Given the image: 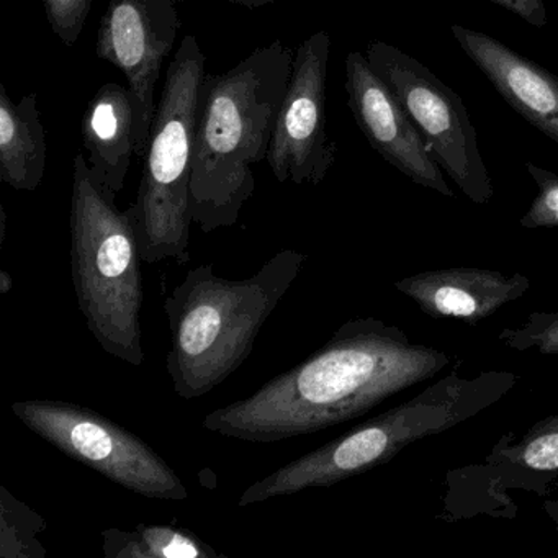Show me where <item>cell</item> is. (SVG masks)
Returning <instances> with one entry per match:
<instances>
[{"mask_svg": "<svg viewBox=\"0 0 558 558\" xmlns=\"http://www.w3.org/2000/svg\"><path fill=\"white\" fill-rule=\"evenodd\" d=\"M449 364L446 352L411 342L398 326L377 318L349 319L305 361L251 397L211 411L202 426L254 444L319 433L364 416Z\"/></svg>", "mask_w": 558, "mask_h": 558, "instance_id": "cell-1", "label": "cell"}, {"mask_svg": "<svg viewBox=\"0 0 558 558\" xmlns=\"http://www.w3.org/2000/svg\"><path fill=\"white\" fill-rule=\"evenodd\" d=\"M295 53L276 40L205 77L192 155L191 217L204 233L233 227L267 161Z\"/></svg>", "mask_w": 558, "mask_h": 558, "instance_id": "cell-2", "label": "cell"}, {"mask_svg": "<svg viewBox=\"0 0 558 558\" xmlns=\"http://www.w3.org/2000/svg\"><path fill=\"white\" fill-rule=\"evenodd\" d=\"M306 260V254L286 250L243 280L218 277L211 264L185 274L165 302L171 328L166 371L182 400L210 393L250 359Z\"/></svg>", "mask_w": 558, "mask_h": 558, "instance_id": "cell-3", "label": "cell"}, {"mask_svg": "<svg viewBox=\"0 0 558 558\" xmlns=\"http://www.w3.org/2000/svg\"><path fill=\"white\" fill-rule=\"evenodd\" d=\"M518 381L519 375L512 372H482L473 377L452 372L411 400L257 480L241 493L238 505L246 508L310 488H328L385 465L410 444L452 429L488 410Z\"/></svg>", "mask_w": 558, "mask_h": 558, "instance_id": "cell-4", "label": "cell"}, {"mask_svg": "<svg viewBox=\"0 0 558 558\" xmlns=\"http://www.w3.org/2000/svg\"><path fill=\"white\" fill-rule=\"evenodd\" d=\"M117 195L97 182L83 153L74 158L71 274L77 305L100 348L126 364L145 362L142 272L135 204L120 210Z\"/></svg>", "mask_w": 558, "mask_h": 558, "instance_id": "cell-5", "label": "cell"}, {"mask_svg": "<svg viewBox=\"0 0 558 558\" xmlns=\"http://www.w3.org/2000/svg\"><path fill=\"white\" fill-rule=\"evenodd\" d=\"M205 77L201 45L185 35L166 73L135 202L140 251L148 264L191 257L192 155Z\"/></svg>", "mask_w": 558, "mask_h": 558, "instance_id": "cell-6", "label": "cell"}, {"mask_svg": "<svg viewBox=\"0 0 558 558\" xmlns=\"http://www.w3.org/2000/svg\"><path fill=\"white\" fill-rule=\"evenodd\" d=\"M12 413L64 456L136 495L184 501L187 486L161 453L122 424L73 401H14Z\"/></svg>", "mask_w": 558, "mask_h": 558, "instance_id": "cell-7", "label": "cell"}, {"mask_svg": "<svg viewBox=\"0 0 558 558\" xmlns=\"http://www.w3.org/2000/svg\"><path fill=\"white\" fill-rule=\"evenodd\" d=\"M365 58L397 97L440 169L473 204L492 202V178L480 155L475 126L459 94L420 61L385 41L368 44Z\"/></svg>", "mask_w": 558, "mask_h": 558, "instance_id": "cell-8", "label": "cell"}, {"mask_svg": "<svg viewBox=\"0 0 558 558\" xmlns=\"http://www.w3.org/2000/svg\"><path fill=\"white\" fill-rule=\"evenodd\" d=\"M329 53L331 37L326 31L316 32L296 50L267 155L280 184L319 185L335 165L336 143L326 130Z\"/></svg>", "mask_w": 558, "mask_h": 558, "instance_id": "cell-9", "label": "cell"}, {"mask_svg": "<svg viewBox=\"0 0 558 558\" xmlns=\"http://www.w3.org/2000/svg\"><path fill=\"white\" fill-rule=\"evenodd\" d=\"M178 0H110L100 19L96 54L119 68L140 106L136 156L145 158L155 122L156 84L178 40Z\"/></svg>", "mask_w": 558, "mask_h": 558, "instance_id": "cell-10", "label": "cell"}, {"mask_svg": "<svg viewBox=\"0 0 558 558\" xmlns=\"http://www.w3.org/2000/svg\"><path fill=\"white\" fill-rule=\"evenodd\" d=\"M345 90L349 109L372 148L411 181L452 198V189L423 136L367 58L357 51L345 60Z\"/></svg>", "mask_w": 558, "mask_h": 558, "instance_id": "cell-11", "label": "cell"}, {"mask_svg": "<svg viewBox=\"0 0 558 558\" xmlns=\"http://www.w3.org/2000/svg\"><path fill=\"white\" fill-rule=\"evenodd\" d=\"M395 289L416 303L424 315L478 325L531 289L522 274L478 267L426 270L395 282Z\"/></svg>", "mask_w": 558, "mask_h": 558, "instance_id": "cell-12", "label": "cell"}, {"mask_svg": "<svg viewBox=\"0 0 558 558\" xmlns=\"http://www.w3.org/2000/svg\"><path fill=\"white\" fill-rule=\"evenodd\" d=\"M452 35L512 110L558 143V77L488 35L460 25Z\"/></svg>", "mask_w": 558, "mask_h": 558, "instance_id": "cell-13", "label": "cell"}, {"mask_svg": "<svg viewBox=\"0 0 558 558\" xmlns=\"http://www.w3.org/2000/svg\"><path fill=\"white\" fill-rule=\"evenodd\" d=\"M140 106L130 87L109 83L87 104L81 122L87 165L100 185L119 195L136 156Z\"/></svg>", "mask_w": 558, "mask_h": 558, "instance_id": "cell-14", "label": "cell"}, {"mask_svg": "<svg viewBox=\"0 0 558 558\" xmlns=\"http://www.w3.org/2000/svg\"><path fill=\"white\" fill-rule=\"evenodd\" d=\"M47 168V140L35 94L14 102L0 86V181L21 192H35Z\"/></svg>", "mask_w": 558, "mask_h": 558, "instance_id": "cell-15", "label": "cell"}, {"mask_svg": "<svg viewBox=\"0 0 558 558\" xmlns=\"http://www.w3.org/2000/svg\"><path fill=\"white\" fill-rule=\"evenodd\" d=\"M102 550L109 558H220L221 555L191 529L138 524L133 531L107 529Z\"/></svg>", "mask_w": 558, "mask_h": 558, "instance_id": "cell-16", "label": "cell"}, {"mask_svg": "<svg viewBox=\"0 0 558 558\" xmlns=\"http://www.w3.org/2000/svg\"><path fill=\"white\" fill-rule=\"evenodd\" d=\"M488 462L511 473L518 482L558 480V414L538 421L515 442L502 437L489 453Z\"/></svg>", "mask_w": 558, "mask_h": 558, "instance_id": "cell-17", "label": "cell"}, {"mask_svg": "<svg viewBox=\"0 0 558 558\" xmlns=\"http://www.w3.org/2000/svg\"><path fill=\"white\" fill-rule=\"evenodd\" d=\"M47 521L31 506L0 486V555L4 558H45L47 548L38 534Z\"/></svg>", "mask_w": 558, "mask_h": 558, "instance_id": "cell-18", "label": "cell"}, {"mask_svg": "<svg viewBox=\"0 0 558 558\" xmlns=\"http://www.w3.org/2000/svg\"><path fill=\"white\" fill-rule=\"evenodd\" d=\"M498 341L512 351L558 357V312H534L519 328L502 329Z\"/></svg>", "mask_w": 558, "mask_h": 558, "instance_id": "cell-19", "label": "cell"}, {"mask_svg": "<svg viewBox=\"0 0 558 558\" xmlns=\"http://www.w3.org/2000/svg\"><path fill=\"white\" fill-rule=\"evenodd\" d=\"M531 178L534 179L538 192L535 195L529 210L524 217L519 220V225L527 230H537V228H557L558 227V174L545 171L538 166L527 162L525 165Z\"/></svg>", "mask_w": 558, "mask_h": 558, "instance_id": "cell-20", "label": "cell"}, {"mask_svg": "<svg viewBox=\"0 0 558 558\" xmlns=\"http://www.w3.org/2000/svg\"><path fill=\"white\" fill-rule=\"evenodd\" d=\"M93 4L94 0H44L48 24L66 47L80 40Z\"/></svg>", "mask_w": 558, "mask_h": 558, "instance_id": "cell-21", "label": "cell"}, {"mask_svg": "<svg viewBox=\"0 0 558 558\" xmlns=\"http://www.w3.org/2000/svg\"><path fill=\"white\" fill-rule=\"evenodd\" d=\"M489 2L518 15L532 27L545 28L548 25L544 0H489Z\"/></svg>", "mask_w": 558, "mask_h": 558, "instance_id": "cell-22", "label": "cell"}, {"mask_svg": "<svg viewBox=\"0 0 558 558\" xmlns=\"http://www.w3.org/2000/svg\"><path fill=\"white\" fill-rule=\"evenodd\" d=\"M14 290V277L8 270H0V295H9Z\"/></svg>", "mask_w": 558, "mask_h": 558, "instance_id": "cell-23", "label": "cell"}, {"mask_svg": "<svg viewBox=\"0 0 558 558\" xmlns=\"http://www.w3.org/2000/svg\"><path fill=\"white\" fill-rule=\"evenodd\" d=\"M230 4L241 5V8L246 9H259L264 8V5L274 4L277 0H228Z\"/></svg>", "mask_w": 558, "mask_h": 558, "instance_id": "cell-24", "label": "cell"}, {"mask_svg": "<svg viewBox=\"0 0 558 558\" xmlns=\"http://www.w3.org/2000/svg\"><path fill=\"white\" fill-rule=\"evenodd\" d=\"M544 511L547 512L548 518L558 525V493L554 498L547 499L544 502Z\"/></svg>", "mask_w": 558, "mask_h": 558, "instance_id": "cell-25", "label": "cell"}, {"mask_svg": "<svg viewBox=\"0 0 558 558\" xmlns=\"http://www.w3.org/2000/svg\"><path fill=\"white\" fill-rule=\"evenodd\" d=\"M0 221H2V227H0V244L4 243L5 238V211L4 208H0Z\"/></svg>", "mask_w": 558, "mask_h": 558, "instance_id": "cell-26", "label": "cell"}]
</instances>
